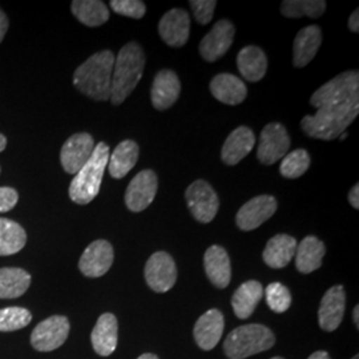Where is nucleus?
Here are the masks:
<instances>
[{
  "label": "nucleus",
  "mask_w": 359,
  "mask_h": 359,
  "mask_svg": "<svg viewBox=\"0 0 359 359\" xmlns=\"http://www.w3.org/2000/svg\"><path fill=\"white\" fill-rule=\"evenodd\" d=\"M115 55L109 50L92 55L74 74V86L95 102L111 99Z\"/></svg>",
  "instance_id": "f257e3e1"
},
{
  "label": "nucleus",
  "mask_w": 359,
  "mask_h": 359,
  "mask_svg": "<svg viewBox=\"0 0 359 359\" xmlns=\"http://www.w3.org/2000/svg\"><path fill=\"white\" fill-rule=\"evenodd\" d=\"M145 67V53L136 41L126 44L115 57L111 84V102L114 105L124 103L137 87Z\"/></svg>",
  "instance_id": "f03ea898"
},
{
  "label": "nucleus",
  "mask_w": 359,
  "mask_h": 359,
  "mask_svg": "<svg viewBox=\"0 0 359 359\" xmlns=\"http://www.w3.org/2000/svg\"><path fill=\"white\" fill-rule=\"evenodd\" d=\"M359 114V103L320 108L314 116H305L301 128L309 137L318 140H334L345 132Z\"/></svg>",
  "instance_id": "7ed1b4c3"
},
{
  "label": "nucleus",
  "mask_w": 359,
  "mask_h": 359,
  "mask_svg": "<svg viewBox=\"0 0 359 359\" xmlns=\"http://www.w3.org/2000/svg\"><path fill=\"white\" fill-rule=\"evenodd\" d=\"M109 147L99 142L87 164L81 168L69 185V198L79 205H87L100 192L104 172L108 167Z\"/></svg>",
  "instance_id": "20e7f679"
},
{
  "label": "nucleus",
  "mask_w": 359,
  "mask_h": 359,
  "mask_svg": "<svg viewBox=\"0 0 359 359\" xmlns=\"http://www.w3.org/2000/svg\"><path fill=\"white\" fill-rule=\"evenodd\" d=\"M276 344L269 327L258 323L244 325L229 333L224 342V351L231 359H245L266 351Z\"/></svg>",
  "instance_id": "39448f33"
},
{
  "label": "nucleus",
  "mask_w": 359,
  "mask_h": 359,
  "mask_svg": "<svg viewBox=\"0 0 359 359\" xmlns=\"http://www.w3.org/2000/svg\"><path fill=\"white\" fill-rule=\"evenodd\" d=\"M353 103H359L358 71H347L334 77L310 97V104L317 109Z\"/></svg>",
  "instance_id": "423d86ee"
},
{
  "label": "nucleus",
  "mask_w": 359,
  "mask_h": 359,
  "mask_svg": "<svg viewBox=\"0 0 359 359\" xmlns=\"http://www.w3.org/2000/svg\"><path fill=\"white\" fill-rule=\"evenodd\" d=\"M290 145V136L283 124L270 123L261 132L257 158L264 165H273L287 154Z\"/></svg>",
  "instance_id": "0eeeda50"
},
{
  "label": "nucleus",
  "mask_w": 359,
  "mask_h": 359,
  "mask_svg": "<svg viewBox=\"0 0 359 359\" xmlns=\"http://www.w3.org/2000/svg\"><path fill=\"white\" fill-rule=\"evenodd\" d=\"M185 200L193 217L197 221L208 224L216 217L219 208L217 193L204 180H196L188 187Z\"/></svg>",
  "instance_id": "6e6552de"
},
{
  "label": "nucleus",
  "mask_w": 359,
  "mask_h": 359,
  "mask_svg": "<svg viewBox=\"0 0 359 359\" xmlns=\"http://www.w3.org/2000/svg\"><path fill=\"white\" fill-rule=\"evenodd\" d=\"M145 281L156 293H167L177 280V268L167 252H156L145 264Z\"/></svg>",
  "instance_id": "1a4fd4ad"
},
{
  "label": "nucleus",
  "mask_w": 359,
  "mask_h": 359,
  "mask_svg": "<svg viewBox=\"0 0 359 359\" xmlns=\"http://www.w3.org/2000/svg\"><path fill=\"white\" fill-rule=\"evenodd\" d=\"M69 334V321L65 316H52L40 322L31 334V345L38 351H52L65 345Z\"/></svg>",
  "instance_id": "9d476101"
},
{
  "label": "nucleus",
  "mask_w": 359,
  "mask_h": 359,
  "mask_svg": "<svg viewBox=\"0 0 359 359\" xmlns=\"http://www.w3.org/2000/svg\"><path fill=\"white\" fill-rule=\"evenodd\" d=\"M158 189L157 175L151 169L142 170L129 182L126 192V205L130 212L139 213L154 203Z\"/></svg>",
  "instance_id": "9b49d317"
},
{
  "label": "nucleus",
  "mask_w": 359,
  "mask_h": 359,
  "mask_svg": "<svg viewBox=\"0 0 359 359\" xmlns=\"http://www.w3.org/2000/svg\"><path fill=\"white\" fill-rule=\"evenodd\" d=\"M95 140L90 133H75L62 147L60 163L67 173L76 175L87 164L95 151Z\"/></svg>",
  "instance_id": "f8f14e48"
},
{
  "label": "nucleus",
  "mask_w": 359,
  "mask_h": 359,
  "mask_svg": "<svg viewBox=\"0 0 359 359\" xmlns=\"http://www.w3.org/2000/svg\"><path fill=\"white\" fill-rule=\"evenodd\" d=\"M277 210V200L269 196L262 194L249 200L238 210L236 216L237 226L244 231H255L266 222Z\"/></svg>",
  "instance_id": "ddd939ff"
},
{
  "label": "nucleus",
  "mask_w": 359,
  "mask_h": 359,
  "mask_svg": "<svg viewBox=\"0 0 359 359\" xmlns=\"http://www.w3.org/2000/svg\"><path fill=\"white\" fill-rule=\"evenodd\" d=\"M114 248L105 240H96L83 252L79 261V269L90 278H99L111 269L114 264Z\"/></svg>",
  "instance_id": "4468645a"
},
{
  "label": "nucleus",
  "mask_w": 359,
  "mask_h": 359,
  "mask_svg": "<svg viewBox=\"0 0 359 359\" xmlns=\"http://www.w3.org/2000/svg\"><path fill=\"white\" fill-rule=\"evenodd\" d=\"M234 34L236 28L231 22L226 19L217 22L216 26L212 28L209 34H206L200 43V53L203 59L210 63L221 59L229 51L234 40Z\"/></svg>",
  "instance_id": "2eb2a0df"
},
{
  "label": "nucleus",
  "mask_w": 359,
  "mask_h": 359,
  "mask_svg": "<svg viewBox=\"0 0 359 359\" xmlns=\"http://www.w3.org/2000/svg\"><path fill=\"white\" fill-rule=\"evenodd\" d=\"M158 34L168 46L179 48L187 44L191 34V16L182 8L168 11L158 23Z\"/></svg>",
  "instance_id": "dca6fc26"
},
{
  "label": "nucleus",
  "mask_w": 359,
  "mask_h": 359,
  "mask_svg": "<svg viewBox=\"0 0 359 359\" xmlns=\"http://www.w3.org/2000/svg\"><path fill=\"white\" fill-rule=\"evenodd\" d=\"M346 294L341 285L330 287L322 297L321 305L318 310L320 327L325 332H334L339 327L345 316Z\"/></svg>",
  "instance_id": "f3484780"
},
{
  "label": "nucleus",
  "mask_w": 359,
  "mask_h": 359,
  "mask_svg": "<svg viewBox=\"0 0 359 359\" xmlns=\"http://www.w3.org/2000/svg\"><path fill=\"white\" fill-rule=\"evenodd\" d=\"M225 329L224 314L218 309H210L204 313L194 325V341L200 348L209 351L215 348Z\"/></svg>",
  "instance_id": "a211bd4d"
},
{
  "label": "nucleus",
  "mask_w": 359,
  "mask_h": 359,
  "mask_svg": "<svg viewBox=\"0 0 359 359\" xmlns=\"http://www.w3.org/2000/svg\"><path fill=\"white\" fill-rule=\"evenodd\" d=\"M181 93V83L176 72L170 69H161L154 76L151 100L154 108L165 111L179 100Z\"/></svg>",
  "instance_id": "6ab92c4d"
},
{
  "label": "nucleus",
  "mask_w": 359,
  "mask_h": 359,
  "mask_svg": "<svg viewBox=\"0 0 359 359\" xmlns=\"http://www.w3.org/2000/svg\"><path fill=\"white\" fill-rule=\"evenodd\" d=\"M256 145L255 132L248 127H238L231 132L222 145L221 158L226 165H237Z\"/></svg>",
  "instance_id": "aec40b11"
},
{
  "label": "nucleus",
  "mask_w": 359,
  "mask_h": 359,
  "mask_svg": "<svg viewBox=\"0 0 359 359\" xmlns=\"http://www.w3.org/2000/svg\"><path fill=\"white\" fill-rule=\"evenodd\" d=\"M204 268L209 281L218 289H225L231 283V259L222 246L213 245L206 250Z\"/></svg>",
  "instance_id": "412c9836"
},
{
  "label": "nucleus",
  "mask_w": 359,
  "mask_h": 359,
  "mask_svg": "<svg viewBox=\"0 0 359 359\" xmlns=\"http://www.w3.org/2000/svg\"><path fill=\"white\" fill-rule=\"evenodd\" d=\"M117 333L118 326L115 316L112 313H104L90 334L93 350L102 357L111 355L117 347Z\"/></svg>",
  "instance_id": "4be33fe9"
},
{
  "label": "nucleus",
  "mask_w": 359,
  "mask_h": 359,
  "mask_svg": "<svg viewBox=\"0 0 359 359\" xmlns=\"http://www.w3.org/2000/svg\"><path fill=\"white\" fill-rule=\"evenodd\" d=\"M210 92L215 99L228 105H238L248 96V88L240 77L231 74H219L210 81Z\"/></svg>",
  "instance_id": "5701e85b"
},
{
  "label": "nucleus",
  "mask_w": 359,
  "mask_h": 359,
  "mask_svg": "<svg viewBox=\"0 0 359 359\" xmlns=\"http://www.w3.org/2000/svg\"><path fill=\"white\" fill-rule=\"evenodd\" d=\"M322 44V31L318 26H308L301 29L293 44V63L297 68L308 65L317 55Z\"/></svg>",
  "instance_id": "b1692460"
},
{
  "label": "nucleus",
  "mask_w": 359,
  "mask_h": 359,
  "mask_svg": "<svg viewBox=\"0 0 359 359\" xmlns=\"http://www.w3.org/2000/svg\"><path fill=\"white\" fill-rule=\"evenodd\" d=\"M297 240L289 234H277L270 238L262 253L265 264L273 269H283L295 256Z\"/></svg>",
  "instance_id": "393cba45"
},
{
  "label": "nucleus",
  "mask_w": 359,
  "mask_h": 359,
  "mask_svg": "<svg viewBox=\"0 0 359 359\" xmlns=\"http://www.w3.org/2000/svg\"><path fill=\"white\" fill-rule=\"evenodd\" d=\"M326 253L325 244L316 236L305 237L295 250V266L299 273L309 274L322 266V259Z\"/></svg>",
  "instance_id": "a878e982"
},
{
  "label": "nucleus",
  "mask_w": 359,
  "mask_h": 359,
  "mask_svg": "<svg viewBox=\"0 0 359 359\" xmlns=\"http://www.w3.org/2000/svg\"><path fill=\"white\" fill-rule=\"evenodd\" d=\"M237 67L245 80L257 83L266 74L268 59L259 47L246 46L237 55Z\"/></svg>",
  "instance_id": "bb28decb"
},
{
  "label": "nucleus",
  "mask_w": 359,
  "mask_h": 359,
  "mask_svg": "<svg viewBox=\"0 0 359 359\" xmlns=\"http://www.w3.org/2000/svg\"><path fill=\"white\" fill-rule=\"evenodd\" d=\"M264 297V287L258 281H246L243 283L231 298V306L233 311L240 320H246L249 318L255 310L259 301Z\"/></svg>",
  "instance_id": "cd10ccee"
},
{
  "label": "nucleus",
  "mask_w": 359,
  "mask_h": 359,
  "mask_svg": "<svg viewBox=\"0 0 359 359\" xmlns=\"http://www.w3.org/2000/svg\"><path fill=\"white\" fill-rule=\"evenodd\" d=\"M140 148L132 140L120 142L108 160V170L114 179H123L135 168L139 160Z\"/></svg>",
  "instance_id": "c85d7f7f"
},
{
  "label": "nucleus",
  "mask_w": 359,
  "mask_h": 359,
  "mask_svg": "<svg viewBox=\"0 0 359 359\" xmlns=\"http://www.w3.org/2000/svg\"><path fill=\"white\" fill-rule=\"evenodd\" d=\"M31 285L29 273L20 268L0 269V299L19 298L26 293Z\"/></svg>",
  "instance_id": "c756f323"
},
{
  "label": "nucleus",
  "mask_w": 359,
  "mask_h": 359,
  "mask_svg": "<svg viewBox=\"0 0 359 359\" xmlns=\"http://www.w3.org/2000/svg\"><path fill=\"white\" fill-rule=\"evenodd\" d=\"M77 20L87 27H99L109 19V10L100 0H75L71 4Z\"/></svg>",
  "instance_id": "7c9ffc66"
},
{
  "label": "nucleus",
  "mask_w": 359,
  "mask_h": 359,
  "mask_svg": "<svg viewBox=\"0 0 359 359\" xmlns=\"http://www.w3.org/2000/svg\"><path fill=\"white\" fill-rule=\"evenodd\" d=\"M27 243V233L20 224L10 218H0V256L20 252Z\"/></svg>",
  "instance_id": "2f4dec72"
},
{
  "label": "nucleus",
  "mask_w": 359,
  "mask_h": 359,
  "mask_svg": "<svg viewBox=\"0 0 359 359\" xmlns=\"http://www.w3.org/2000/svg\"><path fill=\"white\" fill-rule=\"evenodd\" d=\"M326 10V1L323 0H285L281 6V13L286 18L308 16L318 19Z\"/></svg>",
  "instance_id": "473e14b6"
},
{
  "label": "nucleus",
  "mask_w": 359,
  "mask_h": 359,
  "mask_svg": "<svg viewBox=\"0 0 359 359\" xmlns=\"http://www.w3.org/2000/svg\"><path fill=\"white\" fill-rule=\"evenodd\" d=\"M310 167V156L305 149H295L283 158L280 173L285 179H298Z\"/></svg>",
  "instance_id": "72a5a7b5"
},
{
  "label": "nucleus",
  "mask_w": 359,
  "mask_h": 359,
  "mask_svg": "<svg viewBox=\"0 0 359 359\" xmlns=\"http://www.w3.org/2000/svg\"><path fill=\"white\" fill-rule=\"evenodd\" d=\"M32 321V314L28 309L13 308L0 309V332H16L29 325Z\"/></svg>",
  "instance_id": "f704fd0d"
},
{
  "label": "nucleus",
  "mask_w": 359,
  "mask_h": 359,
  "mask_svg": "<svg viewBox=\"0 0 359 359\" xmlns=\"http://www.w3.org/2000/svg\"><path fill=\"white\" fill-rule=\"evenodd\" d=\"M266 297V302L274 313H285L292 305V294L290 290L280 283H273L268 285L264 290Z\"/></svg>",
  "instance_id": "c9c22d12"
},
{
  "label": "nucleus",
  "mask_w": 359,
  "mask_h": 359,
  "mask_svg": "<svg viewBox=\"0 0 359 359\" xmlns=\"http://www.w3.org/2000/svg\"><path fill=\"white\" fill-rule=\"evenodd\" d=\"M109 6L116 13L132 19H142L147 13L145 4L140 0H112Z\"/></svg>",
  "instance_id": "e433bc0d"
},
{
  "label": "nucleus",
  "mask_w": 359,
  "mask_h": 359,
  "mask_svg": "<svg viewBox=\"0 0 359 359\" xmlns=\"http://www.w3.org/2000/svg\"><path fill=\"white\" fill-rule=\"evenodd\" d=\"M192 8L194 18L197 23L200 25H208L213 19V13L216 10L217 1L216 0H192L189 1Z\"/></svg>",
  "instance_id": "4c0bfd02"
},
{
  "label": "nucleus",
  "mask_w": 359,
  "mask_h": 359,
  "mask_svg": "<svg viewBox=\"0 0 359 359\" xmlns=\"http://www.w3.org/2000/svg\"><path fill=\"white\" fill-rule=\"evenodd\" d=\"M19 201V193L11 187L0 188V213H7L13 210Z\"/></svg>",
  "instance_id": "58836bf2"
},
{
  "label": "nucleus",
  "mask_w": 359,
  "mask_h": 359,
  "mask_svg": "<svg viewBox=\"0 0 359 359\" xmlns=\"http://www.w3.org/2000/svg\"><path fill=\"white\" fill-rule=\"evenodd\" d=\"M8 27H10L8 18H7V15L4 13L3 10H0V43L3 41V39L6 36V34L8 31Z\"/></svg>",
  "instance_id": "ea45409f"
},
{
  "label": "nucleus",
  "mask_w": 359,
  "mask_h": 359,
  "mask_svg": "<svg viewBox=\"0 0 359 359\" xmlns=\"http://www.w3.org/2000/svg\"><path fill=\"white\" fill-rule=\"evenodd\" d=\"M348 203L354 209H359V185L355 184L348 193Z\"/></svg>",
  "instance_id": "a19ab883"
},
{
  "label": "nucleus",
  "mask_w": 359,
  "mask_h": 359,
  "mask_svg": "<svg viewBox=\"0 0 359 359\" xmlns=\"http://www.w3.org/2000/svg\"><path fill=\"white\" fill-rule=\"evenodd\" d=\"M348 28H350V31L351 32H355V34H358L359 32V11L358 10H355L354 13H351V16H350V19H348Z\"/></svg>",
  "instance_id": "79ce46f5"
},
{
  "label": "nucleus",
  "mask_w": 359,
  "mask_h": 359,
  "mask_svg": "<svg viewBox=\"0 0 359 359\" xmlns=\"http://www.w3.org/2000/svg\"><path fill=\"white\" fill-rule=\"evenodd\" d=\"M308 359H332L330 358V355H329V353H326V351H316V353H313Z\"/></svg>",
  "instance_id": "37998d69"
},
{
  "label": "nucleus",
  "mask_w": 359,
  "mask_h": 359,
  "mask_svg": "<svg viewBox=\"0 0 359 359\" xmlns=\"http://www.w3.org/2000/svg\"><path fill=\"white\" fill-rule=\"evenodd\" d=\"M353 321L355 323V326H357V329H359V306L357 305L355 308H354V311H353Z\"/></svg>",
  "instance_id": "c03bdc74"
},
{
  "label": "nucleus",
  "mask_w": 359,
  "mask_h": 359,
  "mask_svg": "<svg viewBox=\"0 0 359 359\" xmlns=\"http://www.w3.org/2000/svg\"><path fill=\"white\" fill-rule=\"evenodd\" d=\"M7 147V137L0 133V152H3Z\"/></svg>",
  "instance_id": "a18cd8bd"
},
{
  "label": "nucleus",
  "mask_w": 359,
  "mask_h": 359,
  "mask_svg": "<svg viewBox=\"0 0 359 359\" xmlns=\"http://www.w3.org/2000/svg\"><path fill=\"white\" fill-rule=\"evenodd\" d=\"M137 359H158V357L154 355V354H151V353H147V354H142Z\"/></svg>",
  "instance_id": "49530a36"
},
{
  "label": "nucleus",
  "mask_w": 359,
  "mask_h": 359,
  "mask_svg": "<svg viewBox=\"0 0 359 359\" xmlns=\"http://www.w3.org/2000/svg\"><path fill=\"white\" fill-rule=\"evenodd\" d=\"M347 137V133L346 132H344L342 135H339V140H345Z\"/></svg>",
  "instance_id": "de8ad7c7"
},
{
  "label": "nucleus",
  "mask_w": 359,
  "mask_h": 359,
  "mask_svg": "<svg viewBox=\"0 0 359 359\" xmlns=\"http://www.w3.org/2000/svg\"><path fill=\"white\" fill-rule=\"evenodd\" d=\"M270 359H285V358H283V357H274V358H270Z\"/></svg>",
  "instance_id": "09e8293b"
},
{
  "label": "nucleus",
  "mask_w": 359,
  "mask_h": 359,
  "mask_svg": "<svg viewBox=\"0 0 359 359\" xmlns=\"http://www.w3.org/2000/svg\"><path fill=\"white\" fill-rule=\"evenodd\" d=\"M358 358H359L358 355H354V357H353V358H351V359H358Z\"/></svg>",
  "instance_id": "8fccbe9b"
},
{
  "label": "nucleus",
  "mask_w": 359,
  "mask_h": 359,
  "mask_svg": "<svg viewBox=\"0 0 359 359\" xmlns=\"http://www.w3.org/2000/svg\"><path fill=\"white\" fill-rule=\"evenodd\" d=\"M0 172H1V169H0Z\"/></svg>",
  "instance_id": "3c124183"
}]
</instances>
